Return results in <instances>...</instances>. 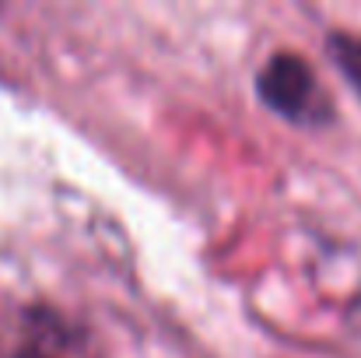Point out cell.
I'll list each match as a JSON object with an SVG mask.
<instances>
[{
    "label": "cell",
    "mask_w": 361,
    "mask_h": 358,
    "mask_svg": "<svg viewBox=\"0 0 361 358\" xmlns=\"http://www.w3.org/2000/svg\"><path fill=\"white\" fill-rule=\"evenodd\" d=\"M355 309H358V313H361V302H358V306H355Z\"/></svg>",
    "instance_id": "cell-4"
},
{
    "label": "cell",
    "mask_w": 361,
    "mask_h": 358,
    "mask_svg": "<svg viewBox=\"0 0 361 358\" xmlns=\"http://www.w3.org/2000/svg\"><path fill=\"white\" fill-rule=\"evenodd\" d=\"M259 102L295 126H326L334 119L330 95H323L316 67L291 49L274 53L256 74Z\"/></svg>",
    "instance_id": "cell-1"
},
{
    "label": "cell",
    "mask_w": 361,
    "mask_h": 358,
    "mask_svg": "<svg viewBox=\"0 0 361 358\" xmlns=\"http://www.w3.org/2000/svg\"><path fill=\"white\" fill-rule=\"evenodd\" d=\"M18 358H53V355H46V352H39V348H25Z\"/></svg>",
    "instance_id": "cell-3"
},
{
    "label": "cell",
    "mask_w": 361,
    "mask_h": 358,
    "mask_svg": "<svg viewBox=\"0 0 361 358\" xmlns=\"http://www.w3.org/2000/svg\"><path fill=\"white\" fill-rule=\"evenodd\" d=\"M326 49H330L334 67L361 95V35H355V32H330L326 35Z\"/></svg>",
    "instance_id": "cell-2"
}]
</instances>
